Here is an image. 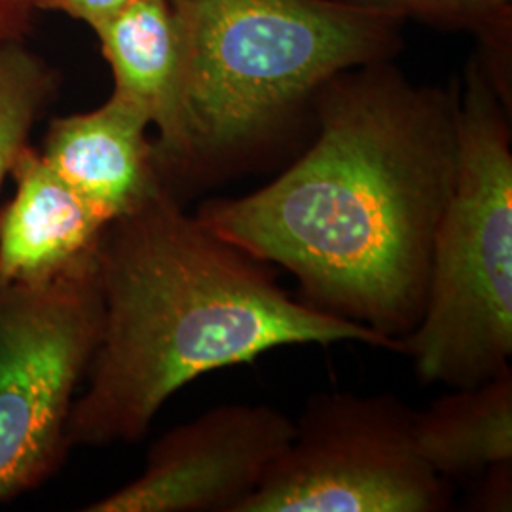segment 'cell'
Segmentation results:
<instances>
[{"label": "cell", "mask_w": 512, "mask_h": 512, "mask_svg": "<svg viewBox=\"0 0 512 512\" xmlns=\"http://www.w3.org/2000/svg\"><path fill=\"white\" fill-rule=\"evenodd\" d=\"M33 6L35 0H0V40L16 37L19 21Z\"/></svg>", "instance_id": "obj_16"}, {"label": "cell", "mask_w": 512, "mask_h": 512, "mask_svg": "<svg viewBox=\"0 0 512 512\" xmlns=\"http://www.w3.org/2000/svg\"><path fill=\"white\" fill-rule=\"evenodd\" d=\"M148 126L147 112L114 92L99 109L52 120L40 154L112 222L162 184Z\"/></svg>", "instance_id": "obj_8"}, {"label": "cell", "mask_w": 512, "mask_h": 512, "mask_svg": "<svg viewBox=\"0 0 512 512\" xmlns=\"http://www.w3.org/2000/svg\"><path fill=\"white\" fill-rule=\"evenodd\" d=\"M55 88L50 67L18 37L0 40V190Z\"/></svg>", "instance_id": "obj_12"}, {"label": "cell", "mask_w": 512, "mask_h": 512, "mask_svg": "<svg viewBox=\"0 0 512 512\" xmlns=\"http://www.w3.org/2000/svg\"><path fill=\"white\" fill-rule=\"evenodd\" d=\"M37 8L63 12L88 23L93 31L137 0H35Z\"/></svg>", "instance_id": "obj_14"}, {"label": "cell", "mask_w": 512, "mask_h": 512, "mask_svg": "<svg viewBox=\"0 0 512 512\" xmlns=\"http://www.w3.org/2000/svg\"><path fill=\"white\" fill-rule=\"evenodd\" d=\"M311 110L317 135L287 171L194 215L291 272L311 308L374 330L401 353L420 323L454 190L459 93L414 86L378 61L334 76Z\"/></svg>", "instance_id": "obj_1"}, {"label": "cell", "mask_w": 512, "mask_h": 512, "mask_svg": "<svg viewBox=\"0 0 512 512\" xmlns=\"http://www.w3.org/2000/svg\"><path fill=\"white\" fill-rule=\"evenodd\" d=\"M167 4L181 52V135L160 181L181 202L275 145L334 76L387 61L401 44L403 19L348 0Z\"/></svg>", "instance_id": "obj_3"}, {"label": "cell", "mask_w": 512, "mask_h": 512, "mask_svg": "<svg viewBox=\"0 0 512 512\" xmlns=\"http://www.w3.org/2000/svg\"><path fill=\"white\" fill-rule=\"evenodd\" d=\"M101 325L97 251L46 283L0 281V505L37 490L67 458Z\"/></svg>", "instance_id": "obj_5"}, {"label": "cell", "mask_w": 512, "mask_h": 512, "mask_svg": "<svg viewBox=\"0 0 512 512\" xmlns=\"http://www.w3.org/2000/svg\"><path fill=\"white\" fill-rule=\"evenodd\" d=\"M97 268L103 325L69 420L71 448L141 440L184 385L272 349L359 342L397 351L294 298L272 264L186 213L164 184L105 228Z\"/></svg>", "instance_id": "obj_2"}, {"label": "cell", "mask_w": 512, "mask_h": 512, "mask_svg": "<svg viewBox=\"0 0 512 512\" xmlns=\"http://www.w3.org/2000/svg\"><path fill=\"white\" fill-rule=\"evenodd\" d=\"M395 395L311 397L285 452L236 512H444L454 486L420 456Z\"/></svg>", "instance_id": "obj_6"}, {"label": "cell", "mask_w": 512, "mask_h": 512, "mask_svg": "<svg viewBox=\"0 0 512 512\" xmlns=\"http://www.w3.org/2000/svg\"><path fill=\"white\" fill-rule=\"evenodd\" d=\"M484 482L473 501L476 511H511L512 461L492 465L484 471Z\"/></svg>", "instance_id": "obj_15"}, {"label": "cell", "mask_w": 512, "mask_h": 512, "mask_svg": "<svg viewBox=\"0 0 512 512\" xmlns=\"http://www.w3.org/2000/svg\"><path fill=\"white\" fill-rule=\"evenodd\" d=\"M114 74V92L133 99L158 129V175L181 135V52L167 0H137L95 29Z\"/></svg>", "instance_id": "obj_10"}, {"label": "cell", "mask_w": 512, "mask_h": 512, "mask_svg": "<svg viewBox=\"0 0 512 512\" xmlns=\"http://www.w3.org/2000/svg\"><path fill=\"white\" fill-rule=\"evenodd\" d=\"M366 8L456 25L486 38L490 46L505 44L511 35L512 0H348Z\"/></svg>", "instance_id": "obj_13"}, {"label": "cell", "mask_w": 512, "mask_h": 512, "mask_svg": "<svg viewBox=\"0 0 512 512\" xmlns=\"http://www.w3.org/2000/svg\"><path fill=\"white\" fill-rule=\"evenodd\" d=\"M294 437L268 404H220L169 429L143 473L82 507L86 512H236Z\"/></svg>", "instance_id": "obj_7"}, {"label": "cell", "mask_w": 512, "mask_h": 512, "mask_svg": "<svg viewBox=\"0 0 512 512\" xmlns=\"http://www.w3.org/2000/svg\"><path fill=\"white\" fill-rule=\"evenodd\" d=\"M414 439L423 461L450 482L512 461V366L416 410Z\"/></svg>", "instance_id": "obj_11"}, {"label": "cell", "mask_w": 512, "mask_h": 512, "mask_svg": "<svg viewBox=\"0 0 512 512\" xmlns=\"http://www.w3.org/2000/svg\"><path fill=\"white\" fill-rule=\"evenodd\" d=\"M0 209V281L46 283L92 256L110 220L65 183L40 150L19 152Z\"/></svg>", "instance_id": "obj_9"}, {"label": "cell", "mask_w": 512, "mask_h": 512, "mask_svg": "<svg viewBox=\"0 0 512 512\" xmlns=\"http://www.w3.org/2000/svg\"><path fill=\"white\" fill-rule=\"evenodd\" d=\"M511 109L486 63L459 97L458 164L420 323L403 340L421 384L475 387L512 359Z\"/></svg>", "instance_id": "obj_4"}]
</instances>
